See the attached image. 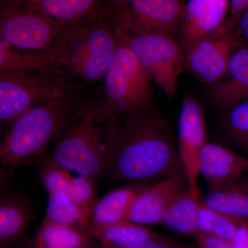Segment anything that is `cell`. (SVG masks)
Returning a JSON list of instances; mask_svg holds the SVG:
<instances>
[{
    "label": "cell",
    "instance_id": "1",
    "mask_svg": "<svg viewBox=\"0 0 248 248\" xmlns=\"http://www.w3.org/2000/svg\"><path fill=\"white\" fill-rule=\"evenodd\" d=\"M120 120L118 143L107 174L112 179L148 182L183 170L170 124L154 108Z\"/></svg>",
    "mask_w": 248,
    "mask_h": 248
},
{
    "label": "cell",
    "instance_id": "2",
    "mask_svg": "<svg viewBox=\"0 0 248 248\" xmlns=\"http://www.w3.org/2000/svg\"><path fill=\"white\" fill-rule=\"evenodd\" d=\"M120 133V118L105 101L89 98L55 139L47 157L96 182L108 172Z\"/></svg>",
    "mask_w": 248,
    "mask_h": 248
},
{
    "label": "cell",
    "instance_id": "3",
    "mask_svg": "<svg viewBox=\"0 0 248 248\" xmlns=\"http://www.w3.org/2000/svg\"><path fill=\"white\" fill-rule=\"evenodd\" d=\"M79 94L32 108L13 122L0 145L1 182L22 166L40 167L49 145L81 105Z\"/></svg>",
    "mask_w": 248,
    "mask_h": 248
},
{
    "label": "cell",
    "instance_id": "4",
    "mask_svg": "<svg viewBox=\"0 0 248 248\" xmlns=\"http://www.w3.org/2000/svg\"><path fill=\"white\" fill-rule=\"evenodd\" d=\"M120 42L118 31L100 10L86 20L66 26L52 52L66 74L81 84H94L104 78Z\"/></svg>",
    "mask_w": 248,
    "mask_h": 248
},
{
    "label": "cell",
    "instance_id": "5",
    "mask_svg": "<svg viewBox=\"0 0 248 248\" xmlns=\"http://www.w3.org/2000/svg\"><path fill=\"white\" fill-rule=\"evenodd\" d=\"M120 39L115 57L102 81V99L122 119L153 108L154 97L151 75Z\"/></svg>",
    "mask_w": 248,
    "mask_h": 248
},
{
    "label": "cell",
    "instance_id": "6",
    "mask_svg": "<svg viewBox=\"0 0 248 248\" xmlns=\"http://www.w3.org/2000/svg\"><path fill=\"white\" fill-rule=\"evenodd\" d=\"M84 85L63 73H0V122L10 126L32 108L79 94Z\"/></svg>",
    "mask_w": 248,
    "mask_h": 248
},
{
    "label": "cell",
    "instance_id": "7",
    "mask_svg": "<svg viewBox=\"0 0 248 248\" xmlns=\"http://www.w3.org/2000/svg\"><path fill=\"white\" fill-rule=\"evenodd\" d=\"M117 31L166 97H175L179 77L186 71V53L176 37L158 33L131 35Z\"/></svg>",
    "mask_w": 248,
    "mask_h": 248
},
{
    "label": "cell",
    "instance_id": "8",
    "mask_svg": "<svg viewBox=\"0 0 248 248\" xmlns=\"http://www.w3.org/2000/svg\"><path fill=\"white\" fill-rule=\"evenodd\" d=\"M66 26L30 8L1 2L0 41L15 48L52 51Z\"/></svg>",
    "mask_w": 248,
    "mask_h": 248
},
{
    "label": "cell",
    "instance_id": "9",
    "mask_svg": "<svg viewBox=\"0 0 248 248\" xmlns=\"http://www.w3.org/2000/svg\"><path fill=\"white\" fill-rule=\"evenodd\" d=\"M186 0H130L119 11L106 9L107 19L117 30L131 35L158 33L178 35Z\"/></svg>",
    "mask_w": 248,
    "mask_h": 248
},
{
    "label": "cell",
    "instance_id": "10",
    "mask_svg": "<svg viewBox=\"0 0 248 248\" xmlns=\"http://www.w3.org/2000/svg\"><path fill=\"white\" fill-rule=\"evenodd\" d=\"M244 44L237 29L224 27L197 42L186 53V70L211 86L224 77L232 55Z\"/></svg>",
    "mask_w": 248,
    "mask_h": 248
},
{
    "label": "cell",
    "instance_id": "11",
    "mask_svg": "<svg viewBox=\"0 0 248 248\" xmlns=\"http://www.w3.org/2000/svg\"><path fill=\"white\" fill-rule=\"evenodd\" d=\"M207 142L203 107L198 99L189 94L183 98L178 119V153L192 190H200L199 160Z\"/></svg>",
    "mask_w": 248,
    "mask_h": 248
},
{
    "label": "cell",
    "instance_id": "12",
    "mask_svg": "<svg viewBox=\"0 0 248 248\" xmlns=\"http://www.w3.org/2000/svg\"><path fill=\"white\" fill-rule=\"evenodd\" d=\"M188 188V181L183 170L149 183L135 199L127 221L146 227L161 224L170 207Z\"/></svg>",
    "mask_w": 248,
    "mask_h": 248
},
{
    "label": "cell",
    "instance_id": "13",
    "mask_svg": "<svg viewBox=\"0 0 248 248\" xmlns=\"http://www.w3.org/2000/svg\"><path fill=\"white\" fill-rule=\"evenodd\" d=\"M230 9V0H186L178 34L185 53L197 42L224 28Z\"/></svg>",
    "mask_w": 248,
    "mask_h": 248
},
{
    "label": "cell",
    "instance_id": "14",
    "mask_svg": "<svg viewBox=\"0 0 248 248\" xmlns=\"http://www.w3.org/2000/svg\"><path fill=\"white\" fill-rule=\"evenodd\" d=\"M248 171V157L221 144L207 142L199 160V172L210 190L241 181Z\"/></svg>",
    "mask_w": 248,
    "mask_h": 248
},
{
    "label": "cell",
    "instance_id": "15",
    "mask_svg": "<svg viewBox=\"0 0 248 248\" xmlns=\"http://www.w3.org/2000/svg\"><path fill=\"white\" fill-rule=\"evenodd\" d=\"M35 217L32 204L26 196L1 186L0 194V244L17 248L26 242Z\"/></svg>",
    "mask_w": 248,
    "mask_h": 248
},
{
    "label": "cell",
    "instance_id": "16",
    "mask_svg": "<svg viewBox=\"0 0 248 248\" xmlns=\"http://www.w3.org/2000/svg\"><path fill=\"white\" fill-rule=\"evenodd\" d=\"M209 97L225 111L248 99V46L242 45L232 55L226 75L210 86Z\"/></svg>",
    "mask_w": 248,
    "mask_h": 248
},
{
    "label": "cell",
    "instance_id": "17",
    "mask_svg": "<svg viewBox=\"0 0 248 248\" xmlns=\"http://www.w3.org/2000/svg\"><path fill=\"white\" fill-rule=\"evenodd\" d=\"M148 184L128 182L109 191L98 200L86 231L127 221L135 199Z\"/></svg>",
    "mask_w": 248,
    "mask_h": 248
},
{
    "label": "cell",
    "instance_id": "18",
    "mask_svg": "<svg viewBox=\"0 0 248 248\" xmlns=\"http://www.w3.org/2000/svg\"><path fill=\"white\" fill-rule=\"evenodd\" d=\"M0 73L66 74L53 52L15 48L1 41H0Z\"/></svg>",
    "mask_w": 248,
    "mask_h": 248
},
{
    "label": "cell",
    "instance_id": "19",
    "mask_svg": "<svg viewBox=\"0 0 248 248\" xmlns=\"http://www.w3.org/2000/svg\"><path fill=\"white\" fill-rule=\"evenodd\" d=\"M35 10L55 22L71 25L86 20L104 6L102 0H1Z\"/></svg>",
    "mask_w": 248,
    "mask_h": 248
},
{
    "label": "cell",
    "instance_id": "20",
    "mask_svg": "<svg viewBox=\"0 0 248 248\" xmlns=\"http://www.w3.org/2000/svg\"><path fill=\"white\" fill-rule=\"evenodd\" d=\"M32 248H101V245L86 231L44 219Z\"/></svg>",
    "mask_w": 248,
    "mask_h": 248
},
{
    "label": "cell",
    "instance_id": "21",
    "mask_svg": "<svg viewBox=\"0 0 248 248\" xmlns=\"http://www.w3.org/2000/svg\"><path fill=\"white\" fill-rule=\"evenodd\" d=\"M201 203L200 190L189 187L170 207L161 225L177 234L195 237L199 233L197 219Z\"/></svg>",
    "mask_w": 248,
    "mask_h": 248
},
{
    "label": "cell",
    "instance_id": "22",
    "mask_svg": "<svg viewBox=\"0 0 248 248\" xmlns=\"http://www.w3.org/2000/svg\"><path fill=\"white\" fill-rule=\"evenodd\" d=\"M102 246L125 248L163 236L146 226L123 221L86 231Z\"/></svg>",
    "mask_w": 248,
    "mask_h": 248
},
{
    "label": "cell",
    "instance_id": "23",
    "mask_svg": "<svg viewBox=\"0 0 248 248\" xmlns=\"http://www.w3.org/2000/svg\"><path fill=\"white\" fill-rule=\"evenodd\" d=\"M203 203L210 208L248 223V180L210 190Z\"/></svg>",
    "mask_w": 248,
    "mask_h": 248
},
{
    "label": "cell",
    "instance_id": "24",
    "mask_svg": "<svg viewBox=\"0 0 248 248\" xmlns=\"http://www.w3.org/2000/svg\"><path fill=\"white\" fill-rule=\"evenodd\" d=\"M45 219L82 231H86L89 224V220L79 205L63 192L48 194Z\"/></svg>",
    "mask_w": 248,
    "mask_h": 248
},
{
    "label": "cell",
    "instance_id": "25",
    "mask_svg": "<svg viewBox=\"0 0 248 248\" xmlns=\"http://www.w3.org/2000/svg\"><path fill=\"white\" fill-rule=\"evenodd\" d=\"M197 225L199 232L231 241L237 228L248 223L210 208L202 201Z\"/></svg>",
    "mask_w": 248,
    "mask_h": 248
},
{
    "label": "cell",
    "instance_id": "26",
    "mask_svg": "<svg viewBox=\"0 0 248 248\" xmlns=\"http://www.w3.org/2000/svg\"><path fill=\"white\" fill-rule=\"evenodd\" d=\"M220 127L228 141L248 157V99L226 110Z\"/></svg>",
    "mask_w": 248,
    "mask_h": 248
},
{
    "label": "cell",
    "instance_id": "27",
    "mask_svg": "<svg viewBox=\"0 0 248 248\" xmlns=\"http://www.w3.org/2000/svg\"><path fill=\"white\" fill-rule=\"evenodd\" d=\"M94 182L89 177L78 175L72 178L65 192L79 205L89 222L99 200Z\"/></svg>",
    "mask_w": 248,
    "mask_h": 248
},
{
    "label": "cell",
    "instance_id": "28",
    "mask_svg": "<svg viewBox=\"0 0 248 248\" xmlns=\"http://www.w3.org/2000/svg\"><path fill=\"white\" fill-rule=\"evenodd\" d=\"M71 172L63 169L49 158L39 167V180L48 194L55 192H66L73 176Z\"/></svg>",
    "mask_w": 248,
    "mask_h": 248
},
{
    "label": "cell",
    "instance_id": "29",
    "mask_svg": "<svg viewBox=\"0 0 248 248\" xmlns=\"http://www.w3.org/2000/svg\"><path fill=\"white\" fill-rule=\"evenodd\" d=\"M198 248H234L231 241L199 232L195 236Z\"/></svg>",
    "mask_w": 248,
    "mask_h": 248
},
{
    "label": "cell",
    "instance_id": "30",
    "mask_svg": "<svg viewBox=\"0 0 248 248\" xmlns=\"http://www.w3.org/2000/svg\"><path fill=\"white\" fill-rule=\"evenodd\" d=\"M231 9H230L229 18L225 27L228 29H236V23L241 14L248 9V0H230Z\"/></svg>",
    "mask_w": 248,
    "mask_h": 248
},
{
    "label": "cell",
    "instance_id": "31",
    "mask_svg": "<svg viewBox=\"0 0 248 248\" xmlns=\"http://www.w3.org/2000/svg\"><path fill=\"white\" fill-rule=\"evenodd\" d=\"M184 246L175 241L166 239L164 236L142 243V244L125 248L108 247L101 246V248H182Z\"/></svg>",
    "mask_w": 248,
    "mask_h": 248
},
{
    "label": "cell",
    "instance_id": "32",
    "mask_svg": "<svg viewBox=\"0 0 248 248\" xmlns=\"http://www.w3.org/2000/svg\"><path fill=\"white\" fill-rule=\"evenodd\" d=\"M234 248H248V225H241L231 241Z\"/></svg>",
    "mask_w": 248,
    "mask_h": 248
},
{
    "label": "cell",
    "instance_id": "33",
    "mask_svg": "<svg viewBox=\"0 0 248 248\" xmlns=\"http://www.w3.org/2000/svg\"><path fill=\"white\" fill-rule=\"evenodd\" d=\"M236 29L239 32L244 43L248 46V9L240 16L236 23Z\"/></svg>",
    "mask_w": 248,
    "mask_h": 248
},
{
    "label": "cell",
    "instance_id": "34",
    "mask_svg": "<svg viewBox=\"0 0 248 248\" xmlns=\"http://www.w3.org/2000/svg\"><path fill=\"white\" fill-rule=\"evenodd\" d=\"M130 0H108V3L105 4V7L111 11H119L123 10L128 6Z\"/></svg>",
    "mask_w": 248,
    "mask_h": 248
},
{
    "label": "cell",
    "instance_id": "35",
    "mask_svg": "<svg viewBox=\"0 0 248 248\" xmlns=\"http://www.w3.org/2000/svg\"><path fill=\"white\" fill-rule=\"evenodd\" d=\"M0 248H4V247H3V246H0Z\"/></svg>",
    "mask_w": 248,
    "mask_h": 248
},
{
    "label": "cell",
    "instance_id": "36",
    "mask_svg": "<svg viewBox=\"0 0 248 248\" xmlns=\"http://www.w3.org/2000/svg\"><path fill=\"white\" fill-rule=\"evenodd\" d=\"M182 248H187L184 247H184H183Z\"/></svg>",
    "mask_w": 248,
    "mask_h": 248
}]
</instances>
